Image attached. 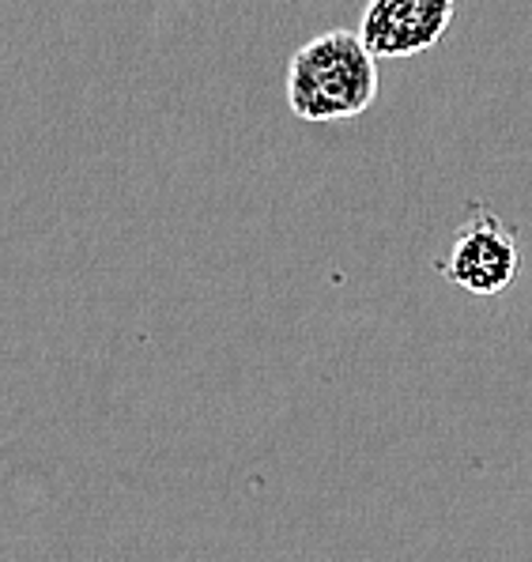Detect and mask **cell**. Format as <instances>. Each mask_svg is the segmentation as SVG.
<instances>
[{"mask_svg": "<svg viewBox=\"0 0 532 562\" xmlns=\"http://www.w3.org/2000/svg\"><path fill=\"white\" fill-rule=\"evenodd\" d=\"M359 31H325L287 65V106L303 121L359 117L377 99V65Z\"/></svg>", "mask_w": 532, "mask_h": 562, "instance_id": "6da1fadb", "label": "cell"}, {"mask_svg": "<svg viewBox=\"0 0 532 562\" xmlns=\"http://www.w3.org/2000/svg\"><path fill=\"white\" fill-rule=\"evenodd\" d=\"M442 276L453 288L479 299H495L513 288L521 276V246L518 231H510L495 212L472 207L468 220L453 235L450 254L439 261Z\"/></svg>", "mask_w": 532, "mask_h": 562, "instance_id": "7a4b0ae2", "label": "cell"}, {"mask_svg": "<svg viewBox=\"0 0 532 562\" xmlns=\"http://www.w3.org/2000/svg\"><path fill=\"white\" fill-rule=\"evenodd\" d=\"M457 0H371L359 38L374 57H416L434 49L453 27Z\"/></svg>", "mask_w": 532, "mask_h": 562, "instance_id": "3957f363", "label": "cell"}]
</instances>
